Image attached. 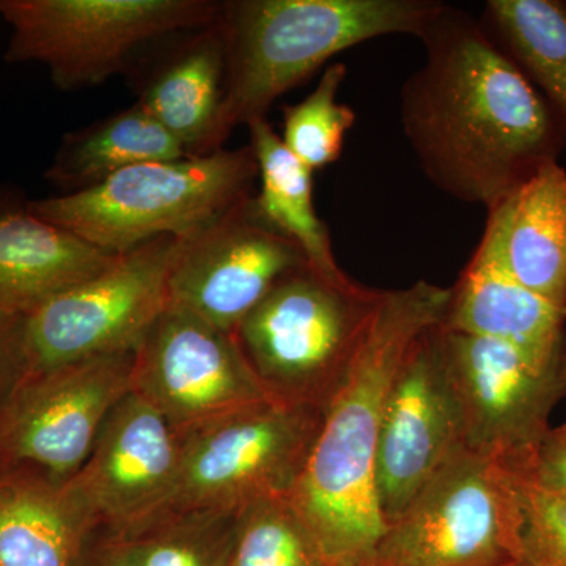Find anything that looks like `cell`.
I'll return each instance as SVG.
<instances>
[{
    "mask_svg": "<svg viewBox=\"0 0 566 566\" xmlns=\"http://www.w3.org/2000/svg\"><path fill=\"white\" fill-rule=\"evenodd\" d=\"M419 40L400 122L431 185L488 211L558 163L564 142L545 99L480 20L444 3Z\"/></svg>",
    "mask_w": 566,
    "mask_h": 566,
    "instance_id": "1",
    "label": "cell"
},
{
    "mask_svg": "<svg viewBox=\"0 0 566 566\" xmlns=\"http://www.w3.org/2000/svg\"><path fill=\"white\" fill-rule=\"evenodd\" d=\"M450 289L419 281L382 293L352 368L324 409L290 499L331 566H365L386 531L375 463L387 398L409 349L441 324Z\"/></svg>",
    "mask_w": 566,
    "mask_h": 566,
    "instance_id": "2",
    "label": "cell"
},
{
    "mask_svg": "<svg viewBox=\"0 0 566 566\" xmlns=\"http://www.w3.org/2000/svg\"><path fill=\"white\" fill-rule=\"evenodd\" d=\"M439 0H229L219 18L226 82L216 150L238 126L266 118L286 92L349 48L387 35L419 39Z\"/></svg>",
    "mask_w": 566,
    "mask_h": 566,
    "instance_id": "3",
    "label": "cell"
},
{
    "mask_svg": "<svg viewBox=\"0 0 566 566\" xmlns=\"http://www.w3.org/2000/svg\"><path fill=\"white\" fill-rule=\"evenodd\" d=\"M259 166L251 145L172 161L137 164L87 191L36 200L29 208L82 240L125 253L161 237L202 232L253 196Z\"/></svg>",
    "mask_w": 566,
    "mask_h": 566,
    "instance_id": "4",
    "label": "cell"
},
{
    "mask_svg": "<svg viewBox=\"0 0 566 566\" xmlns=\"http://www.w3.org/2000/svg\"><path fill=\"white\" fill-rule=\"evenodd\" d=\"M385 290L331 281L308 264L275 283L234 337L279 403L324 409L344 386Z\"/></svg>",
    "mask_w": 566,
    "mask_h": 566,
    "instance_id": "5",
    "label": "cell"
},
{
    "mask_svg": "<svg viewBox=\"0 0 566 566\" xmlns=\"http://www.w3.org/2000/svg\"><path fill=\"white\" fill-rule=\"evenodd\" d=\"M214 0H0L10 63L48 66L61 91L93 87L125 69L144 44L219 20Z\"/></svg>",
    "mask_w": 566,
    "mask_h": 566,
    "instance_id": "6",
    "label": "cell"
},
{
    "mask_svg": "<svg viewBox=\"0 0 566 566\" xmlns=\"http://www.w3.org/2000/svg\"><path fill=\"white\" fill-rule=\"evenodd\" d=\"M323 416L271 400L182 431L177 483L155 523L177 513H237L260 499L292 495Z\"/></svg>",
    "mask_w": 566,
    "mask_h": 566,
    "instance_id": "7",
    "label": "cell"
},
{
    "mask_svg": "<svg viewBox=\"0 0 566 566\" xmlns=\"http://www.w3.org/2000/svg\"><path fill=\"white\" fill-rule=\"evenodd\" d=\"M516 532L515 474L461 449L386 527L365 566H513Z\"/></svg>",
    "mask_w": 566,
    "mask_h": 566,
    "instance_id": "8",
    "label": "cell"
},
{
    "mask_svg": "<svg viewBox=\"0 0 566 566\" xmlns=\"http://www.w3.org/2000/svg\"><path fill=\"white\" fill-rule=\"evenodd\" d=\"M177 245L178 238L161 237L118 253L102 273L25 316L29 374L104 354L136 352L169 308Z\"/></svg>",
    "mask_w": 566,
    "mask_h": 566,
    "instance_id": "9",
    "label": "cell"
},
{
    "mask_svg": "<svg viewBox=\"0 0 566 566\" xmlns=\"http://www.w3.org/2000/svg\"><path fill=\"white\" fill-rule=\"evenodd\" d=\"M442 352L463 423L464 449L512 472H528L566 397L564 367L515 346L442 329Z\"/></svg>",
    "mask_w": 566,
    "mask_h": 566,
    "instance_id": "10",
    "label": "cell"
},
{
    "mask_svg": "<svg viewBox=\"0 0 566 566\" xmlns=\"http://www.w3.org/2000/svg\"><path fill=\"white\" fill-rule=\"evenodd\" d=\"M133 364L134 352L104 354L25 376L0 409V471L25 465L70 480L132 392Z\"/></svg>",
    "mask_w": 566,
    "mask_h": 566,
    "instance_id": "11",
    "label": "cell"
},
{
    "mask_svg": "<svg viewBox=\"0 0 566 566\" xmlns=\"http://www.w3.org/2000/svg\"><path fill=\"white\" fill-rule=\"evenodd\" d=\"M132 392L178 433L273 400L234 334L170 305L134 352Z\"/></svg>",
    "mask_w": 566,
    "mask_h": 566,
    "instance_id": "12",
    "label": "cell"
},
{
    "mask_svg": "<svg viewBox=\"0 0 566 566\" xmlns=\"http://www.w3.org/2000/svg\"><path fill=\"white\" fill-rule=\"evenodd\" d=\"M305 264L301 249L264 222L252 196L202 232L178 240L170 307L234 334L283 275Z\"/></svg>",
    "mask_w": 566,
    "mask_h": 566,
    "instance_id": "13",
    "label": "cell"
},
{
    "mask_svg": "<svg viewBox=\"0 0 566 566\" xmlns=\"http://www.w3.org/2000/svg\"><path fill=\"white\" fill-rule=\"evenodd\" d=\"M461 449L463 423L438 324L409 349L387 398L375 463L376 501L386 527Z\"/></svg>",
    "mask_w": 566,
    "mask_h": 566,
    "instance_id": "14",
    "label": "cell"
},
{
    "mask_svg": "<svg viewBox=\"0 0 566 566\" xmlns=\"http://www.w3.org/2000/svg\"><path fill=\"white\" fill-rule=\"evenodd\" d=\"M180 463V433L158 409L129 392L112 409L70 483L99 528L132 542L163 512Z\"/></svg>",
    "mask_w": 566,
    "mask_h": 566,
    "instance_id": "15",
    "label": "cell"
},
{
    "mask_svg": "<svg viewBox=\"0 0 566 566\" xmlns=\"http://www.w3.org/2000/svg\"><path fill=\"white\" fill-rule=\"evenodd\" d=\"M475 255L566 307V170L549 164L488 210Z\"/></svg>",
    "mask_w": 566,
    "mask_h": 566,
    "instance_id": "16",
    "label": "cell"
},
{
    "mask_svg": "<svg viewBox=\"0 0 566 566\" xmlns=\"http://www.w3.org/2000/svg\"><path fill=\"white\" fill-rule=\"evenodd\" d=\"M117 256L44 221L29 205H0V311L29 316Z\"/></svg>",
    "mask_w": 566,
    "mask_h": 566,
    "instance_id": "17",
    "label": "cell"
},
{
    "mask_svg": "<svg viewBox=\"0 0 566 566\" xmlns=\"http://www.w3.org/2000/svg\"><path fill=\"white\" fill-rule=\"evenodd\" d=\"M98 528L70 480L0 471V566H74Z\"/></svg>",
    "mask_w": 566,
    "mask_h": 566,
    "instance_id": "18",
    "label": "cell"
},
{
    "mask_svg": "<svg viewBox=\"0 0 566 566\" xmlns=\"http://www.w3.org/2000/svg\"><path fill=\"white\" fill-rule=\"evenodd\" d=\"M566 307L539 296L501 270L472 255L455 285L439 326L515 346L542 360L564 359Z\"/></svg>",
    "mask_w": 566,
    "mask_h": 566,
    "instance_id": "19",
    "label": "cell"
},
{
    "mask_svg": "<svg viewBox=\"0 0 566 566\" xmlns=\"http://www.w3.org/2000/svg\"><path fill=\"white\" fill-rule=\"evenodd\" d=\"M221 18V17H219ZM226 82L219 20L193 33L156 73L139 103L188 156L216 153V129Z\"/></svg>",
    "mask_w": 566,
    "mask_h": 566,
    "instance_id": "20",
    "label": "cell"
},
{
    "mask_svg": "<svg viewBox=\"0 0 566 566\" xmlns=\"http://www.w3.org/2000/svg\"><path fill=\"white\" fill-rule=\"evenodd\" d=\"M248 129L262 181L256 211L301 249L312 270L331 281H346L349 275L335 259L329 230L316 214L314 172L285 147L266 118L252 122Z\"/></svg>",
    "mask_w": 566,
    "mask_h": 566,
    "instance_id": "21",
    "label": "cell"
},
{
    "mask_svg": "<svg viewBox=\"0 0 566 566\" xmlns=\"http://www.w3.org/2000/svg\"><path fill=\"white\" fill-rule=\"evenodd\" d=\"M186 156L181 145L136 103L81 132L66 134L48 167L46 180L63 193L87 191L137 164Z\"/></svg>",
    "mask_w": 566,
    "mask_h": 566,
    "instance_id": "22",
    "label": "cell"
},
{
    "mask_svg": "<svg viewBox=\"0 0 566 566\" xmlns=\"http://www.w3.org/2000/svg\"><path fill=\"white\" fill-rule=\"evenodd\" d=\"M480 22L545 99L566 151V3L488 0Z\"/></svg>",
    "mask_w": 566,
    "mask_h": 566,
    "instance_id": "23",
    "label": "cell"
},
{
    "mask_svg": "<svg viewBox=\"0 0 566 566\" xmlns=\"http://www.w3.org/2000/svg\"><path fill=\"white\" fill-rule=\"evenodd\" d=\"M229 566H331L290 495L234 513Z\"/></svg>",
    "mask_w": 566,
    "mask_h": 566,
    "instance_id": "24",
    "label": "cell"
},
{
    "mask_svg": "<svg viewBox=\"0 0 566 566\" xmlns=\"http://www.w3.org/2000/svg\"><path fill=\"white\" fill-rule=\"evenodd\" d=\"M348 69L335 62L324 69L307 98L283 107L282 142L312 172L340 158L345 137L356 123V112L338 102Z\"/></svg>",
    "mask_w": 566,
    "mask_h": 566,
    "instance_id": "25",
    "label": "cell"
},
{
    "mask_svg": "<svg viewBox=\"0 0 566 566\" xmlns=\"http://www.w3.org/2000/svg\"><path fill=\"white\" fill-rule=\"evenodd\" d=\"M234 513L163 516L132 539L134 566H229Z\"/></svg>",
    "mask_w": 566,
    "mask_h": 566,
    "instance_id": "26",
    "label": "cell"
},
{
    "mask_svg": "<svg viewBox=\"0 0 566 566\" xmlns=\"http://www.w3.org/2000/svg\"><path fill=\"white\" fill-rule=\"evenodd\" d=\"M517 491L513 566H566V502L546 493L527 472H513Z\"/></svg>",
    "mask_w": 566,
    "mask_h": 566,
    "instance_id": "27",
    "label": "cell"
},
{
    "mask_svg": "<svg viewBox=\"0 0 566 566\" xmlns=\"http://www.w3.org/2000/svg\"><path fill=\"white\" fill-rule=\"evenodd\" d=\"M28 375L25 316L0 311V409Z\"/></svg>",
    "mask_w": 566,
    "mask_h": 566,
    "instance_id": "28",
    "label": "cell"
},
{
    "mask_svg": "<svg viewBox=\"0 0 566 566\" xmlns=\"http://www.w3.org/2000/svg\"><path fill=\"white\" fill-rule=\"evenodd\" d=\"M527 474L546 493L566 502V423L551 428Z\"/></svg>",
    "mask_w": 566,
    "mask_h": 566,
    "instance_id": "29",
    "label": "cell"
},
{
    "mask_svg": "<svg viewBox=\"0 0 566 566\" xmlns=\"http://www.w3.org/2000/svg\"><path fill=\"white\" fill-rule=\"evenodd\" d=\"M74 566H134L132 545L98 528L82 549Z\"/></svg>",
    "mask_w": 566,
    "mask_h": 566,
    "instance_id": "30",
    "label": "cell"
},
{
    "mask_svg": "<svg viewBox=\"0 0 566 566\" xmlns=\"http://www.w3.org/2000/svg\"><path fill=\"white\" fill-rule=\"evenodd\" d=\"M562 367H564V376H565V381H566V348H565V353H564V360H562Z\"/></svg>",
    "mask_w": 566,
    "mask_h": 566,
    "instance_id": "31",
    "label": "cell"
}]
</instances>
